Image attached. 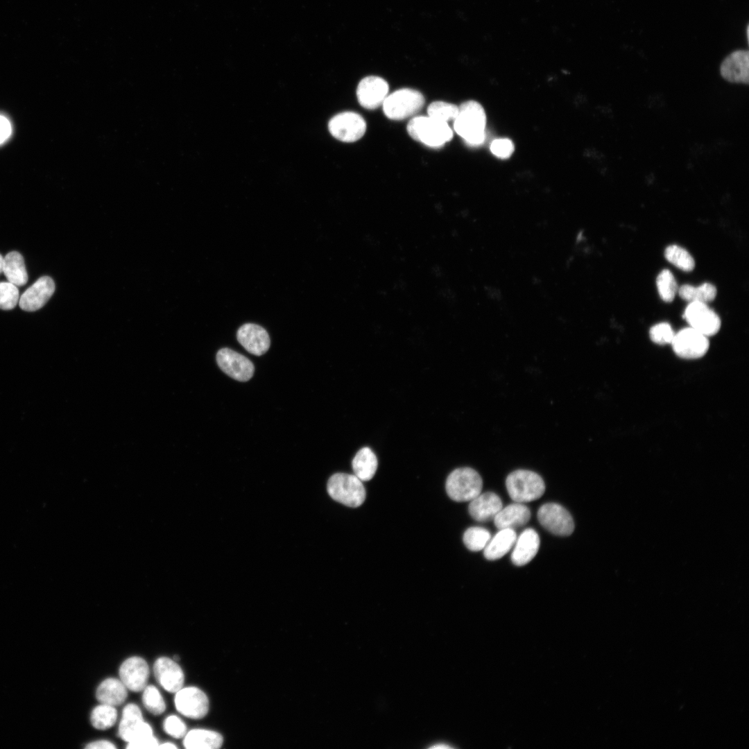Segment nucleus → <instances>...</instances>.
<instances>
[{
  "instance_id": "f257e3e1",
  "label": "nucleus",
  "mask_w": 749,
  "mask_h": 749,
  "mask_svg": "<svg viewBox=\"0 0 749 749\" xmlns=\"http://www.w3.org/2000/svg\"><path fill=\"white\" fill-rule=\"evenodd\" d=\"M454 121L455 131L467 144L478 146L483 142L486 115L480 103L475 101L464 102L458 107Z\"/></svg>"
},
{
  "instance_id": "f03ea898",
  "label": "nucleus",
  "mask_w": 749,
  "mask_h": 749,
  "mask_svg": "<svg viewBox=\"0 0 749 749\" xmlns=\"http://www.w3.org/2000/svg\"><path fill=\"white\" fill-rule=\"evenodd\" d=\"M409 135L428 146L438 148L450 141L453 132L447 122L430 117L413 118L407 125Z\"/></svg>"
},
{
  "instance_id": "7ed1b4c3",
  "label": "nucleus",
  "mask_w": 749,
  "mask_h": 749,
  "mask_svg": "<svg viewBox=\"0 0 749 749\" xmlns=\"http://www.w3.org/2000/svg\"><path fill=\"white\" fill-rule=\"evenodd\" d=\"M506 486L510 497L517 503L536 500L545 491L542 477L526 470H517L509 474L506 480Z\"/></svg>"
},
{
  "instance_id": "20e7f679",
  "label": "nucleus",
  "mask_w": 749,
  "mask_h": 749,
  "mask_svg": "<svg viewBox=\"0 0 749 749\" xmlns=\"http://www.w3.org/2000/svg\"><path fill=\"white\" fill-rule=\"evenodd\" d=\"M482 487L481 476L470 467L454 470L448 476L445 484L448 496L458 502L472 501L481 494Z\"/></svg>"
},
{
  "instance_id": "39448f33",
  "label": "nucleus",
  "mask_w": 749,
  "mask_h": 749,
  "mask_svg": "<svg viewBox=\"0 0 749 749\" xmlns=\"http://www.w3.org/2000/svg\"><path fill=\"white\" fill-rule=\"evenodd\" d=\"M327 492L335 501L349 507L361 506L365 499L362 481L355 475L336 473L327 482Z\"/></svg>"
},
{
  "instance_id": "423d86ee",
  "label": "nucleus",
  "mask_w": 749,
  "mask_h": 749,
  "mask_svg": "<svg viewBox=\"0 0 749 749\" xmlns=\"http://www.w3.org/2000/svg\"><path fill=\"white\" fill-rule=\"evenodd\" d=\"M424 104V98L420 92L405 88L388 95L382 105L388 119L403 120L418 112Z\"/></svg>"
},
{
  "instance_id": "0eeeda50",
  "label": "nucleus",
  "mask_w": 749,
  "mask_h": 749,
  "mask_svg": "<svg viewBox=\"0 0 749 749\" xmlns=\"http://www.w3.org/2000/svg\"><path fill=\"white\" fill-rule=\"evenodd\" d=\"M684 318L690 327L707 337L716 334L721 328V319L707 303L690 302L685 309Z\"/></svg>"
},
{
  "instance_id": "6e6552de",
  "label": "nucleus",
  "mask_w": 749,
  "mask_h": 749,
  "mask_svg": "<svg viewBox=\"0 0 749 749\" xmlns=\"http://www.w3.org/2000/svg\"><path fill=\"white\" fill-rule=\"evenodd\" d=\"M537 519L545 529L556 535L568 536L574 530V523L570 513L555 503L542 505L537 511Z\"/></svg>"
},
{
  "instance_id": "1a4fd4ad",
  "label": "nucleus",
  "mask_w": 749,
  "mask_h": 749,
  "mask_svg": "<svg viewBox=\"0 0 749 749\" xmlns=\"http://www.w3.org/2000/svg\"><path fill=\"white\" fill-rule=\"evenodd\" d=\"M330 133L336 139L344 142H354L361 139L365 132L366 123L364 119L353 112H345L333 117L329 122Z\"/></svg>"
},
{
  "instance_id": "9d476101",
  "label": "nucleus",
  "mask_w": 749,
  "mask_h": 749,
  "mask_svg": "<svg viewBox=\"0 0 749 749\" xmlns=\"http://www.w3.org/2000/svg\"><path fill=\"white\" fill-rule=\"evenodd\" d=\"M707 338L689 327L675 333L671 344L675 353L680 357L695 359L705 355L708 350Z\"/></svg>"
},
{
  "instance_id": "9b49d317",
  "label": "nucleus",
  "mask_w": 749,
  "mask_h": 749,
  "mask_svg": "<svg viewBox=\"0 0 749 749\" xmlns=\"http://www.w3.org/2000/svg\"><path fill=\"white\" fill-rule=\"evenodd\" d=\"M118 734L121 739L130 743L152 736L153 730L144 721L139 707L129 703L123 709Z\"/></svg>"
},
{
  "instance_id": "f8f14e48",
  "label": "nucleus",
  "mask_w": 749,
  "mask_h": 749,
  "mask_svg": "<svg viewBox=\"0 0 749 749\" xmlns=\"http://www.w3.org/2000/svg\"><path fill=\"white\" fill-rule=\"evenodd\" d=\"M174 702L181 714L193 719L205 717L209 710L207 695L195 687L181 688L176 692Z\"/></svg>"
},
{
  "instance_id": "ddd939ff",
  "label": "nucleus",
  "mask_w": 749,
  "mask_h": 749,
  "mask_svg": "<svg viewBox=\"0 0 749 749\" xmlns=\"http://www.w3.org/2000/svg\"><path fill=\"white\" fill-rule=\"evenodd\" d=\"M216 361L225 374L237 381H246L254 374L255 367L251 361L230 348L219 350Z\"/></svg>"
},
{
  "instance_id": "4468645a",
  "label": "nucleus",
  "mask_w": 749,
  "mask_h": 749,
  "mask_svg": "<svg viewBox=\"0 0 749 749\" xmlns=\"http://www.w3.org/2000/svg\"><path fill=\"white\" fill-rule=\"evenodd\" d=\"M387 82L378 76H368L358 85L356 96L360 105L365 109L374 110L381 105L388 96Z\"/></svg>"
},
{
  "instance_id": "2eb2a0df",
  "label": "nucleus",
  "mask_w": 749,
  "mask_h": 749,
  "mask_svg": "<svg viewBox=\"0 0 749 749\" xmlns=\"http://www.w3.org/2000/svg\"><path fill=\"white\" fill-rule=\"evenodd\" d=\"M119 674L121 682L127 689L138 692L146 687L149 667L143 658L137 656L126 660L121 665Z\"/></svg>"
},
{
  "instance_id": "dca6fc26",
  "label": "nucleus",
  "mask_w": 749,
  "mask_h": 749,
  "mask_svg": "<svg viewBox=\"0 0 749 749\" xmlns=\"http://www.w3.org/2000/svg\"><path fill=\"white\" fill-rule=\"evenodd\" d=\"M54 291L55 284L52 278L41 277L22 293L19 300V307L26 311H37L44 307Z\"/></svg>"
},
{
  "instance_id": "f3484780",
  "label": "nucleus",
  "mask_w": 749,
  "mask_h": 749,
  "mask_svg": "<svg viewBox=\"0 0 749 749\" xmlns=\"http://www.w3.org/2000/svg\"><path fill=\"white\" fill-rule=\"evenodd\" d=\"M153 673L157 681L167 691L176 693L182 688L184 673L174 660L166 657L157 659L153 665Z\"/></svg>"
},
{
  "instance_id": "a211bd4d",
  "label": "nucleus",
  "mask_w": 749,
  "mask_h": 749,
  "mask_svg": "<svg viewBox=\"0 0 749 749\" xmlns=\"http://www.w3.org/2000/svg\"><path fill=\"white\" fill-rule=\"evenodd\" d=\"M721 76L728 82L748 85L749 82V53L737 50L728 55L720 67Z\"/></svg>"
},
{
  "instance_id": "6ab92c4d",
  "label": "nucleus",
  "mask_w": 749,
  "mask_h": 749,
  "mask_svg": "<svg viewBox=\"0 0 749 749\" xmlns=\"http://www.w3.org/2000/svg\"><path fill=\"white\" fill-rule=\"evenodd\" d=\"M236 338L248 352L257 356L265 354L270 344L266 330L254 323H246L241 326L237 331Z\"/></svg>"
},
{
  "instance_id": "aec40b11",
  "label": "nucleus",
  "mask_w": 749,
  "mask_h": 749,
  "mask_svg": "<svg viewBox=\"0 0 749 749\" xmlns=\"http://www.w3.org/2000/svg\"><path fill=\"white\" fill-rule=\"evenodd\" d=\"M470 501L468 508L470 515L478 522H483L494 519L502 508L501 499L492 492L479 494Z\"/></svg>"
},
{
  "instance_id": "412c9836",
  "label": "nucleus",
  "mask_w": 749,
  "mask_h": 749,
  "mask_svg": "<svg viewBox=\"0 0 749 749\" xmlns=\"http://www.w3.org/2000/svg\"><path fill=\"white\" fill-rule=\"evenodd\" d=\"M511 554L515 565L523 566L528 563L537 554L540 547V537L533 528L524 530L516 540Z\"/></svg>"
},
{
  "instance_id": "4be33fe9",
  "label": "nucleus",
  "mask_w": 749,
  "mask_h": 749,
  "mask_svg": "<svg viewBox=\"0 0 749 749\" xmlns=\"http://www.w3.org/2000/svg\"><path fill=\"white\" fill-rule=\"evenodd\" d=\"M531 518L529 508L522 504L515 503L510 504L501 508L494 518V523L499 529L511 528L515 529L526 525Z\"/></svg>"
},
{
  "instance_id": "5701e85b",
  "label": "nucleus",
  "mask_w": 749,
  "mask_h": 749,
  "mask_svg": "<svg viewBox=\"0 0 749 749\" xmlns=\"http://www.w3.org/2000/svg\"><path fill=\"white\" fill-rule=\"evenodd\" d=\"M517 540L515 530L511 528L499 529L483 549V555L487 560H494L506 554L514 546Z\"/></svg>"
},
{
  "instance_id": "b1692460",
  "label": "nucleus",
  "mask_w": 749,
  "mask_h": 749,
  "mask_svg": "<svg viewBox=\"0 0 749 749\" xmlns=\"http://www.w3.org/2000/svg\"><path fill=\"white\" fill-rule=\"evenodd\" d=\"M128 696L125 685L114 678L103 680L98 687L96 697L101 703L112 706L121 705Z\"/></svg>"
},
{
  "instance_id": "393cba45",
  "label": "nucleus",
  "mask_w": 749,
  "mask_h": 749,
  "mask_svg": "<svg viewBox=\"0 0 749 749\" xmlns=\"http://www.w3.org/2000/svg\"><path fill=\"white\" fill-rule=\"evenodd\" d=\"M223 739L217 732L193 729L184 737L183 745L187 749H217L223 745Z\"/></svg>"
},
{
  "instance_id": "a878e982",
  "label": "nucleus",
  "mask_w": 749,
  "mask_h": 749,
  "mask_svg": "<svg viewBox=\"0 0 749 749\" xmlns=\"http://www.w3.org/2000/svg\"><path fill=\"white\" fill-rule=\"evenodd\" d=\"M3 273L8 282L17 286H23L28 281L24 258L17 251L10 252L3 257Z\"/></svg>"
},
{
  "instance_id": "bb28decb",
  "label": "nucleus",
  "mask_w": 749,
  "mask_h": 749,
  "mask_svg": "<svg viewBox=\"0 0 749 749\" xmlns=\"http://www.w3.org/2000/svg\"><path fill=\"white\" fill-rule=\"evenodd\" d=\"M377 464V457L369 447L361 448L352 462L354 475L361 481H369L374 476Z\"/></svg>"
},
{
  "instance_id": "cd10ccee",
  "label": "nucleus",
  "mask_w": 749,
  "mask_h": 749,
  "mask_svg": "<svg viewBox=\"0 0 749 749\" xmlns=\"http://www.w3.org/2000/svg\"><path fill=\"white\" fill-rule=\"evenodd\" d=\"M679 296L688 302H700L707 303L716 296L717 290L714 285L705 282L700 286L683 284L678 289Z\"/></svg>"
},
{
  "instance_id": "c85d7f7f",
  "label": "nucleus",
  "mask_w": 749,
  "mask_h": 749,
  "mask_svg": "<svg viewBox=\"0 0 749 749\" xmlns=\"http://www.w3.org/2000/svg\"><path fill=\"white\" fill-rule=\"evenodd\" d=\"M665 258L678 268L685 272L694 270L695 261L691 255L684 248L670 245L664 250Z\"/></svg>"
},
{
  "instance_id": "c756f323",
  "label": "nucleus",
  "mask_w": 749,
  "mask_h": 749,
  "mask_svg": "<svg viewBox=\"0 0 749 749\" xmlns=\"http://www.w3.org/2000/svg\"><path fill=\"white\" fill-rule=\"evenodd\" d=\"M117 711L114 706L102 704L94 707L91 713L90 721L94 728L106 730L114 725Z\"/></svg>"
},
{
  "instance_id": "7c9ffc66",
  "label": "nucleus",
  "mask_w": 749,
  "mask_h": 749,
  "mask_svg": "<svg viewBox=\"0 0 749 749\" xmlns=\"http://www.w3.org/2000/svg\"><path fill=\"white\" fill-rule=\"evenodd\" d=\"M656 286L662 300L666 302L673 300L678 293V285L673 273L668 269H664L656 278Z\"/></svg>"
},
{
  "instance_id": "2f4dec72",
  "label": "nucleus",
  "mask_w": 749,
  "mask_h": 749,
  "mask_svg": "<svg viewBox=\"0 0 749 749\" xmlns=\"http://www.w3.org/2000/svg\"><path fill=\"white\" fill-rule=\"evenodd\" d=\"M491 538L490 533L481 527H470L463 535V542L470 551H478L483 549Z\"/></svg>"
},
{
  "instance_id": "473e14b6",
  "label": "nucleus",
  "mask_w": 749,
  "mask_h": 749,
  "mask_svg": "<svg viewBox=\"0 0 749 749\" xmlns=\"http://www.w3.org/2000/svg\"><path fill=\"white\" fill-rule=\"evenodd\" d=\"M142 702L146 709L154 715H160L165 711V702L159 690L153 685L144 688Z\"/></svg>"
},
{
  "instance_id": "72a5a7b5",
  "label": "nucleus",
  "mask_w": 749,
  "mask_h": 749,
  "mask_svg": "<svg viewBox=\"0 0 749 749\" xmlns=\"http://www.w3.org/2000/svg\"><path fill=\"white\" fill-rule=\"evenodd\" d=\"M458 112V107L443 101L431 103L427 110L428 116L435 119L448 122L454 120Z\"/></svg>"
},
{
  "instance_id": "f704fd0d",
  "label": "nucleus",
  "mask_w": 749,
  "mask_h": 749,
  "mask_svg": "<svg viewBox=\"0 0 749 749\" xmlns=\"http://www.w3.org/2000/svg\"><path fill=\"white\" fill-rule=\"evenodd\" d=\"M19 301V290L10 282H0V309L10 310L15 308Z\"/></svg>"
},
{
  "instance_id": "c9c22d12",
  "label": "nucleus",
  "mask_w": 749,
  "mask_h": 749,
  "mask_svg": "<svg viewBox=\"0 0 749 749\" xmlns=\"http://www.w3.org/2000/svg\"><path fill=\"white\" fill-rule=\"evenodd\" d=\"M649 336L651 339L657 344H671L675 332L669 323L660 322L650 329Z\"/></svg>"
},
{
  "instance_id": "e433bc0d",
  "label": "nucleus",
  "mask_w": 749,
  "mask_h": 749,
  "mask_svg": "<svg viewBox=\"0 0 749 749\" xmlns=\"http://www.w3.org/2000/svg\"><path fill=\"white\" fill-rule=\"evenodd\" d=\"M163 728L166 733L175 739L182 738L187 734L185 723L175 715H170L165 718Z\"/></svg>"
},
{
  "instance_id": "4c0bfd02",
  "label": "nucleus",
  "mask_w": 749,
  "mask_h": 749,
  "mask_svg": "<svg viewBox=\"0 0 749 749\" xmlns=\"http://www.w3.org/2000/svg\"><path fill=\"white\" fill-rule=\"evenodd\" d=\"M515 149L513 141L506 138L497 139L490 145L491 152L501 159L509 157Z\"/></svg>"
},
{
  "instance_id": "58836bf2",
  "label": "nucleus",
  "mask_w": 749,
  "mask_h": 749,
  "mask_svg": "<svg viewBox=\"0 0 749 749\" xmlns=\"http://www.w3.org/2000/svg\"><path fill=\"white\" fill-rule=\"evenodd\" d=\"M128 743L126 748L128 749L157 748L159 746L157 739L153 735Z\"/></svg>"
},
{
  "instance_id": "ea45409f",
  "label": "nucleus",
  "mask_w": 749,
  "mask_h": 749,
  "mask_svg": "<svg viewBox=\"0 0 749 749\" xmlns=\"http://www.w3.org/2000/svg\"><path fill=\"white\" fill-rule=\"evenodd\" d=\"M12 126L10 121L0 114V144L4 143L10 136Z\"/></svg>"
},
{
  "instance_id": "a19ab883",
  "label": "nucleus",
  "mask_w": 749,
  "mask_h": 749,
  "mask_svg": "<svg viewBox=\"0 0 749 749\" xmlns=\"http://www.w3.org/2000/svg\"><path fill=\"white\" fill-rule=\"evenodd\" d=\"M85 748L87 749H114L116 746L107 740H98L88 743Z\"/></svg>"
},
{
  "instance_id": "79ce46f5",
  "label": "nucleus",
  "mask_w": 749,
  "mask_h": 749,
  "mask_svg": "<svg viewBox=\"0 0 749 749\" xmlns=\"http://www.w3.org/2000/svg\"><path fill=\"white\" fill-rule=\"evenodd\" d=\"M157 748H166V749H168V748H169V749H176L177 746L175 745H174L173 743H172L165 742V743H163L162 744H160V745L159 744Z\"/></svg>"
},
{
  "instance_id": "37998d69",
  "label": "nucleus",
  "mask_w": 749,
  "mask_h": 749,
  "mask_svg": "<svg viewBox=\"0 0 749 749\" xmlns=\"http://www.w3.org/2000/svg\"><path fill=\"white\" fill-rule=\"evenodd\" d=\"M3 257L0 254V273L3 272Z\"/></svg>"
},
{
  "instance_id": "c03bdc74",
  "label": "nucleus",
  "mask_w": 749,
  "mask_h": 749,
  "mask_svg": "<svg viewBox=\"0 0 749 749\" xmlns=\"http://www.w3.org/2000/svg\"><path fill=\"white\" fill-rule=\"evenodd\" d=\"M173 660H174L175 661H176V660H179V657H178V655H174V657H173Z\"/></svg>"
}]
</instances>
